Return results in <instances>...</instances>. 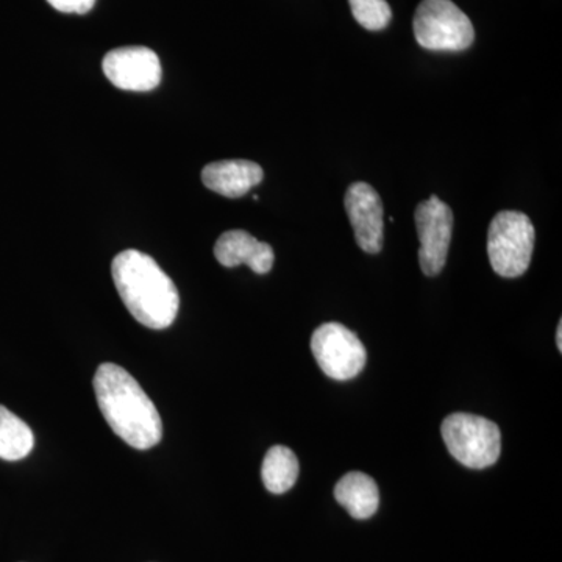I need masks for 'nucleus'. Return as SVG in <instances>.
Instances as JSON below:
<instances>
[{
  "label": "nucleus",
  "instance_id": "nucleus-14",
  "mask_svg": "<svg viewBox=\"0 0 562 562\" xmlns=\"http://www.w3.org/2000/svg\"><path fill=\"white\" fill-rule=\"evenodd\" d=\"M35 438L31 427L0 405V460L20 461L31 454Z\"/></svg>",
  "mask_w": 562,
  "mask_h": 562
},
{
  "label": "nucleus",
  "instance_id": "nucleus-10",
  "mask_svg": "<svg viewBox=\"0 0 562 562\" xmlns=\"http://www.w3.org/2000/svg\"><path fill=\"white\" fill-rule=\"evenodd\" d=\"M214 257L225 268L247 265L255 273L271 272L276 254L269 244L258 241L244 231L225 232L214 246Z\"/></svg>",
  "mask_w": 562,
  "mask_h": 562
},
{
  "label": "nucleus",
  "instance_id": "nucleus-4",
  "mask_svg": "<svg viewBox=\"0 0 562 562\" xmlns=\"http://www.w3.org/2000/svg\"><path fill=\"white\" fill-rule=\"evenodd\" d=\"M441 432L450 454L465 468H491L501 458V428L484 417L468 413L450 414L442 422Z\"/></svg>",
  "mask_w": 562,
  "mask_h": 562
},
{
  "label": "nucleus",
  "instance_id": "nucleus-2",
  "mask_svg": "<svg viewBox=\"0 0 562 562\" xmlns=\"http://www.w3.org/2000/svg\"><path fill=\"white\" fill-rule=\"evenodd\" d=\"M114 286L128 313L154 330L171 327L180 308L176 283L143 251H121L111 265Z\"/></svg>",
  "mask_w": 562,
  "mask_h": 562
},
{
  "label": "nucleus",
  "instance_id": "nucleus-9",
  "mask_svg": "<svg viewBox=\"0 0 562 562\" xmlns=\"http://www.w3.org/2000/svg\"><path fill=\"white\" fill-rule=\"evenodd\" d=\"M355 239L366 254H379L383 247V203L379 192L364 181L350 184L344 199Z\"/></svg>",
  "mask_w": 562,
  "mask_h": 562
},
{
  "label": "nucleus",
  "instance_id": "nucleus-11",
  "mask_svg": "<svg viewBox=\"0 0 562 562\" xmlns=\"http://www.w3.org/2000/svg\"><path fill=\"white\" fill-rule=\"evenodd\" d=\"M265 172L257 162L224 160L210 162L202 171V181L209 190L228 199L243 198L251 188L260 184Z\"/></svg>",
  "mask_w": 562,
  "mask_h": 562
},
{
  "label": "nucleus",
  "instance_id": "nucleus-15",
  "mask_svg": "<svg viewBox=\"0 0 562 562\" xmlns=\"http://www.w3.org/2000/svg\"><path fill=\"white\" fill-rule=\"evenodd\" d=\"M351 14L362 27L379 32L387 27L392 11L386 0H349Z\"/></svg>",
  "mask_w": 562,
  "mask_h": 562
},
{
  "label": "nucleus",
  "instance_id": "nucleus-17",
  "mask_svg": "<svg viewBox=\"0 0 562 562\" xmlns=\"http://www.w3.org/2000/svg\"><path fill=\"white\" fill-rule=\"evenodd\" d=\"M562 322H560V325H558V331H557V342H558V349H562Z\"/></svg>",
  "mask_w": 562,
  "mask_h": 562
},
{
  "label": "nucleus",
  "instance_id": "nucleus-7",
  "mask_svg": "<svg viewBox=\"0 0 562 562\" xmlns=\"http://www.w3.org/2000/svg\"><path fill=\"white\" fill-rule=\"evenodd\" d=\"M416 228L419 235V262L425 276L442 271L452 243L453 211L438 195H431L416 209Z\"/></svg>",
  "mask_w": 562,
  "mask_h": 562
},
{
  "label": "nucleus",
  "instance_id": "nucleus-5",
  "mask_svg": "<svg viewBox=\"0 0 562 562\" xmlns=\"http://www.w3.org/2000/svg\"><path fill=\"white\" fill-rule=\"evenodd\" d=\"M414 36L424 49L461 52L472 46L475 31L452 0H422L414 16Z\"/></svg>",
  "mask_w": 562,
  "mask_h": 562
},
{
  "label": "nucleus",
  "instance_id": "nucleus-16",
  "mask_svg": "<svg viewBox=\"0 0 562 562\" xmlns=\"http://www.w3.org/2000/svg\"><path fill=\"white\" fill-rule=\"evenodd\" d=\"M47 2L61 13L85 14L91 11L95 0H47Z\"/></svg>",
  "mask_w": 562,
  "mask_h": 562
},
{
  "label": "nucleus",
  "instance_id": "nucleus-3",
  "mask_svg": "<svg viewBox=\"0 0 562 562\" xmlns=\"http://www.w3.org/2000/svg\"><path fill=\"white\" fill-rule=\"evenodd\" d=\"M535 225L520 211H501L487 232V255L492 269L505 279L524 276L535 249Z\"/></svg>",
  "mask_w": 562,
  "mask_h": 562
},
{
  "label": "nucleus",
  "instance_id": "nucleus-8",
  "mask_svg": "<svg viewBox=\"0 0 562 562\" xmlns=\"http://www.w3.org/2000/svg\"><path fill=\"white\" fill-rule=\"evenodd\" d=\"M106 79L124 91L155 90L161 81V63L149 47H120L109 52L102 61Z\"/></svg>",
  "mask_w": 562,
  "mask_h": 562
},
{
  "label": "nucleus",
  "instance_id": "nucleus-1",
  "mask_svg": "<svg viewBox=\"0 0 562 562\" xmlns=\"http://www.w3.org/2000/svg\"><path fill=\"white\" fill-rule=\"evenodd\" d=\"M99 408L111 430L133 449L147 450L162 438V422L149 395L121 366L103 362L94 375Z\"/></svg>",
  "mask_w": 562,
  "mask_h": 562
},
{
  "label": "nucleus",
  "instance_id": "nucleus-12",
  "mask_svg": "<svg viewBox=\"0 0 562 562\" xmlns=\"http://www.w3.org/2000/svg\"><path fill=\"white\" fill-rule=\"evenodd\" d=\"M335 498L353 519L366 520L379 512V486L372 476L362 472L344 475L336 484Z\"/></svg>",
  "mask_w": 562,
  "mask_h": 562
},
{
  "label": "nucleus",
  "instance_id": "nucleus-13",
  "mask_svg": "<svg viewBox=\"0 0 562 562\" xmlns=\"http://www.w3.org/2000/svg\"><path fill=\"white\" fill-rule=\"evenodd\" d=\"M299 460L288 447L269 449L262 461L261 479L266 490L272 494H284L294 486L299 476Z\"/></svg>",
  "mask_w": 562,
  "mask_h": 562
},
{
  "label": "nucleus",
  "instance_id": "nucleus-6",
  "mask_svg": "<svg viewBox=\"0 0 562 562\" xmlns=\"http://www.w3.org/2000/svg\"><path fill=\"white\" fill-rule=\"evenodd\" d=\"M312 351L325 375L338 382L360 375L368 361L364 344L336 322L321 325L312 336Z\"/></svg>",
  "mask_w": 562,
  "mask_h": 562
}]
</instances>
